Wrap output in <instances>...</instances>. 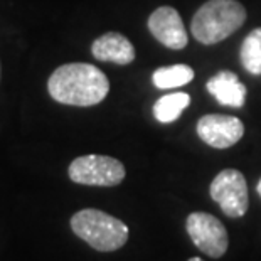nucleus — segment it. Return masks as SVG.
Masks as SVG:
<instances>
[{"mask_svg":"<svg viewBox=\"0 0 261 261\" xmlns=\"http://www.w3.org/2000/svg\"><path fill=\"white\" fill-rule=\"evenodd\" d=\"M199 138L213 148H229L244 135V125L240 118L229 115H205L197 121Z\"/></svg>","mask_w":261,"mask_h":261,"instance_id":"7","label":"nucleus"},{"mask_svg":"<svg viewBox=\"0 0 261 261\" xmlns=\"http://www.w3.org/2000/svg\"><path fill=\"white\" fill-rule=\"evenodd\" d=\"M187 261H204L202 258H197V256H194V258H189Z\"/></svg>","mask_w":261,"mask_h":261,"instance_id":"14","label":"nucleus"},{"mask_svg":"<svg viewBox=\"0 0 261 261\" xmlns=\"http://www.w3.org/2000/svg\"><path fill=\"white\" fill-rule=\"evenodd\" d=\"M91 53L98 61L115 63L120 66L133 63L137 54L133 44L120 32H107V34L94 39Z\"/></svg>","mask_w":261,"mask_h":261,"instance_id":"9","label":"nucleus"},{"mask_svg":"<svg viewBox=\"0 0 261 261\" xmlns=\"http://www.w3.org/2000/svg\"><path fill=\"white\" fill-rule=\"evenodd\" d=\"M207 91L224 107L241 108L246 101V86L231 71H221L211 77L207 81Z\"/></svg>","mask_w":261,"mask_h":261,"instance_id":"10","label":"nucleus"},{"mask_svg":"<svg viewBox=\"0 0 261 261\" xmlns=\"http://www.w3.org/2000/svg\"><path fill=\"white\" fill-rule=\"evenodd\" d=\"M53 99L71 107H93L101 103L110 91V81L101 69L88 63L63 64L47 81Z\"/></svg>","mask_w":261,"mask_h":261,"instance_id":"1","label":"nucleus"},{"mask_svg":"<svg viewBox=\"0 0 261 261\" xmlns=\"http://www.w3.org/2000/svg\"><path fill=\"white\" fill-rule=\"evenodd\" d=\"M246 10L236 0H209L192 17L191 31L201 44H218L240 29Z\"/></svg>","mask_w":261,"mask_h":261,"instance_id":"2","label":"nucleus"},{"mask_svg":"<svg viewBox=\"0 0 261 261\" xmlns=\"http://www.w3.org/2000/svg\"><path fill=\"white\" fill-rule=\"evenodd\" d=\"M191 103V96L187 93H172L159 98L153 105V116L160 123H172Z\"/></svg>","mask_w":261,"mask_h":261,"instance_id":"11","label":"nucleus"},{"mask_svg":"<svg viewBox=\"0 0 261 261\" xmlns=\"http://www.w3.org/2000/svg\"><path fill=\"white\" fill-rule=\"evenodd\" d=\"M148 29L165 47L180 51L187 46V31L174 7H159L148 17Z\"/></svg>","mask_w":261,"mask_h":261,"instance_id":"8","label":"nucleus"},{"mask_svg":"<svg viewBox=\"0 0 261 261\" xmlns=\"http://www.w3.org/2000/svg\"><path fill=\"white\" fill-rule=\"evenodd\" d=\"M69 179L81 186L113 187L123 182L125 165L108 155H83L71 162Z\"/></svg>","mask_w":261,"mask_h":261,"instance_id":"4","label":"nucleus"},{"mask_svg":"<svg viewBox=\"0 0 261 261\" xmlns=\"http://www.w3.org/2000/svg\"><path fill=\"white\" fill-rule=\"evenodd\" d=\"M186 229L191 241L196 244L199 251L209 258L218 259L224 256L229 248V236L226 226L213 214L192 213L186 221Z\"/></svg>","mask_w":261,"mask_h":261,"instance_id":"6","label":"nucleus"},{"mask_svg":"<svg viewBox=\"0 0 261 261\" xmlns=\"http://www.w3.org/2000/svg\"><path fill=\"white\" fill-rule=\"evenodd\" d=\"M240 59L248 73L254 76L261 74V27L251 31L243 41Z\"/></svg>","mask_w":261,"mask_h":261,"instance_id":"13","label":"nucleus"},{"mask_svg":"<svg viewBox=\"0 0 261 261\" xmlns=\"http://www.w3.org/2000/svg\"><path fill=\"white\" fill-rule=\"evenodd\" d=\"M74 234L99 253H112L128 241V226L99 209H83L71 218Z\"/></svg>","mask_w":261,"mask_h":261,"instance_id":"3","label":"nucleus"},{"mask_svg":"<svg viewBox=\"0 0 261 261\" xmlns=\"http://www.w3.org/2000/svg\"><path fill=\"white\" fill-rule=\"evenodd\" d=\"M194 80V69L187 64H174L159 68L152 76L153 85L159 90H170V88L184 86Z\"/></svg>","mask_w":261,"mask_h":261,"instance_id":"12","label":"nucleus"},{"mask_svg":"<svg viewBox=\"0 0 261 261\" xmlns=\"http://www.w3.org/2000/svg\"><path fill=\"white\" fill-rule=\"evenodd\" d=\"M256 191H258L259 197H261V179H259V182H258V187H256Z\"/></svg>","mask_w":261,"mask_h":261,"instance_id":"15","label":"nucleus"},{"mask_svg":"<svg viewBox=\"0 0 261 261\" xmlns=\"http://www.w3.org/2000/svg\"><path fill=\"white\" fill-rule=\"evenodd\" d=\"M211 197L218 202L227 218L238 219L248 213L249 194L244 175L236 169L221 170L209 187Z\"/></svg>","mask_w":261,"mask_h":261,"instance_id":"5","label":"nucleus"}]
</instances>
